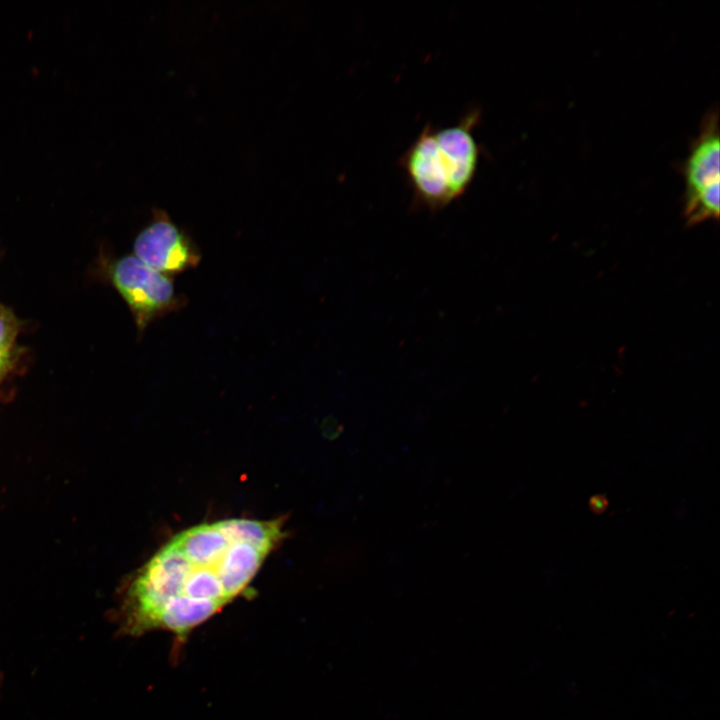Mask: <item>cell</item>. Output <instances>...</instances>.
<instances>
[{
  "instance_id": "1",
  "label": "cell",
  "mask_w": 720,
  "mask_h": 720,
  "mask_svg": "<svg viewBox=\"0 0 720 720\" xmlns=\"http://www.w3.org/2000/svg\"><path fill=\"white\" fill-rule=\"evenodd\" d=\"M286 533L283 520L233 518L174 535L140 568L122 605L121 630L170 632L178 642L247 592Z\"/></svg>"
},
{
  "instance_id": "2",
  "label": "cell",
  "mask_w": 720,
  "mask_h": 720,
  "mask_svg": "<svg viewBox=\"0 0 720 720\" xmlns=\"http://www.w3.org/2000/svg\"><path fill=\"white\" fill-rule=\"evenodd\" d=\"M481 117L471 108L448 127L427 123L399 159L414 202L432 212L461 198L477 174L481 147L474 136Z\"/></svg>"
},
{
  "instance_id": "3",
  "label": "cell",
  "mask_w": 720,
  "mask_h": 720,
  "mask_svg": "<svg viewBox=\"0 0 720 720\" xmlns=\"http://www.w3.org/2000/svg\"><path fill=\"white\" fill-rule=\"evenodd\" d=\"M109 278L129 306L139 333L187 303L185 296L177 293L171 277L152 269L135 255L114 260L109 266Z\"/></svg>"
},
{
  "instance_id": "4",
  "label": "cell",
  "mask_w": 720,
  "mask_h": 720,
  "mask_svg": "<svg viewBox=\"0 0 720 720\" xmlns=\"http://www.w3.org/2000/svg\"><path fill=\"white\" fill-rule=\"evenodd\" d=\"M720 142L717 110L709 112L683 166L684 217L698 224L719 216Z\"/></svg>"
},
{
  "instance_id": "5",
  "label": "cell",
  "mask_w": 720,
  "mask_h": 720,
  "mask_svg": "<svg viewBox=\"0 0 720 720\" xmlns=\"http://www.w3.org/2000/svg\"><path fill=\"white\" fill-rule=\"evenodd\" d=\"M134 255L168 277L196 268L201 253L190 237L161 209H153L150 222L133 243Z\"/></svg>"
},
{
  "instance_id": "6",
  "label": "cell",
  "mask_w": 720,
  "mask_h": 720,
  "mask_svg": "<svg viewBox=\"0 0 720 720\" xmlns=\"http://www.w3.org/2000/svg\"><path fill=\"white\" fill-rule=\"evenodd\" d=\"M16 334V318L8 309L0 306V375L8 365Z\"/></svg>"
}]
</instances>
